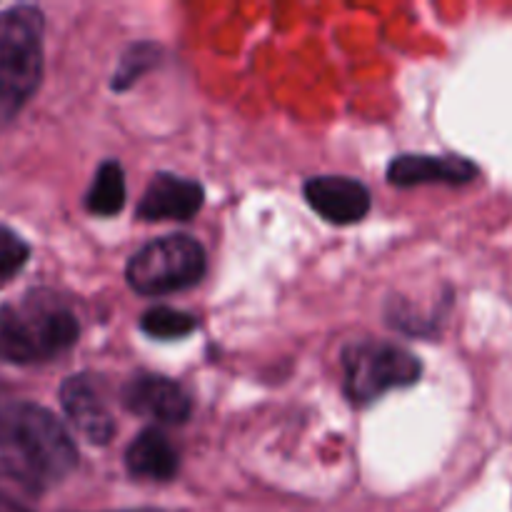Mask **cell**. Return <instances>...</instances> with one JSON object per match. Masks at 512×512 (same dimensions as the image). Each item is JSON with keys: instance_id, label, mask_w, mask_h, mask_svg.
Segmentation results:
<instances>
[{"instance_id": "obj_1", "label": "cell", "mask_w": 512, "mask_h": 512, "mask_svg": "<svg viewBox=\"0 0 512 512\" xmlns=\"http://www.w3.org/2000/svg\"><path fill=\"white\" fill-rule=\"evenodd\" d=\"M78 450L65 425L33 403L0 405V478L45 490L73 473Z\"/></svg>"}, {"instance_id": "obj_2", "label": "cell", "mask_w": 512, "mask_h": 512, "mask_svg": "<svg viewBox=\"0 0 512 512\" xmlns=\"http://www.w3.org/2000/svg\"><path fill=\"white\" fill-rule=\"evenodd\" d=\"M73 310L45 290L0 305V360L13 365L48 363L78 343Z\"/></svg>"}, {"instance_id": "obj_3", "label": "cell", "mask_w": 512, "mask_h": 512, "mask_svg": "<svg viewBox=\"0 0 512 512\" xmlns=\"http://www.w3.org/2000/svg\"><path fill=\"white\" fill-rule=\"evenodd\" d=\"M45 18L35 5L0 13V125H8L40 88L45 65Z\"/></svg>"}, {"instance_id": "obj_4", "label": "cell", "mask_w": 512, "mask_h": 512, "mask_svg": "<svg viewBox=\"0 0 512 512\" xmlns=\"http://www.w3.org/2000/svg\"><path fill=\"white\" fill-rule=\"evenodd\" d=\"M208 255L190 235H165L145 243L125 268V280L138 295L188 290L205 278Z\"/></svg>"}, {"instance_id": "obj_5", "label": "cell", "mask_w": 512, "mask_h": 512, "mask_svg": "<svg viewBox=\"0 0 512 512\" xmlns=\"http://www.w3.org/2000/svg\"><path fill=\"white\" fill-rule=\"evenodd\" d=\"M345 373V395L355 405H370L385 393L410 388L423 375L418 355L395 343L363 340L353 343L340 355Z\"/></svg>"}, {"instance_id": "obj_6", "label": "cell", "mask_w": 512, "mask_h": 512, "mask_svg": "<svg viewBox=\"0 0 512 512\" xmlns=\"http://www.w3.org/2000/svg\"><path fill=\"white\" fill-rule=\"evenodd\" d=\"M123 405L140 418L180 425L193 413V403L185 388L158 373H138L123 388Z\"/></svg>"}, {"instance_id": "obj_7", "label": "cell", "mask_w": 512, "mask_h": 512, "mask_svg": "<svg viewBox=\"0 0 512 512\" xmlns=\"http://www.w3.org/2000/svg\"><path fill=\"white\" fill-rule=\"evenodd\" d=\"M60 405L78 435L90 445H108L115 435V420L90 375H70L60 385Z\"/></svg>"}, {"instance_id": "obj_8", "label": "cell", "mask_w": 512, "mask_h": 512, "mask_svg": "<svg viewBox=\"0 0 512 512\" xmlns=\"http://www.w3.org/2000/svg\"><path fill=\"white\" fill-rule=\"evenodd\" d=\"M305 200L323 220L333 225L360 223L370 213V190L345 175H320L305 183Z\"/></svg>"}, {"instance_id": "obj_9", "label": "cell", "mask_w": 512, "mask_h": 512, "mask_svg": "<svg viewBox=\"0 0 512 512\" xmlns=\"http://www.w3.org/2000/svg\"><path fill=\"white\" fill-rule=\"evenodd\" d=\"M205 190L198 180L180 178L173 173H158L150 180L143 200L138 203V215L145 223L158 220H190L203 208Z\"/></svg>"}, {"instance_id": "obj_10", "label": "cell", "mask_w": 512, "mask_h": 512, "mask_svg": "<svg viewBox=\"0 0 512 512\" xmlns=\"http://www.w3.org/2000/svg\"><path fill=\"white\" fill-rule=\"evenodd\" d=\"M478 175V165L460 155H398L388 165V180L398 188L445 183L465 185Z\"/></svg>"}, {"instance_id": "obj_11", "label": "cell", "mask_w": 512, "mask_h": 512, "mask_svg": "<svg viewBox=\"0 0 512 512\" xmlns=\"http://www.w3.org/2000/svg\"><path fill=\"white\" fill-rule=\"evenodd\" d=\"M125 465L133 478L140 480H173L180 468L178 453H175L173 443L165 438L160 430L148 428L133 438L125 453Z\"/></svg>"}, {"instance_id": "obj_12", "label": "cell", "mask_w": 512, "mask_h": 512, "mask_svg": "<svg viewBox=\"0 0 512 512\" xmlns=\"http://www.w3.org/2000/svg\"><path fill=\"white\" fill-rule=\"evenodd\" d=\"M125 198H128V188H125L123 165L118 160H105L95 170L93 185L85 195V208L100 218H113L123 210Z\"/></svg>"}, {"instance_id": "obj_13", "label": "cell", "mask_w": 512, "mask_h": 512, "mask_svg": "<svg viewBox=\"0 0 512 512\" xmlns=\"http://www.w3.org/2000/svg\"><path fill=\"white\" fill-rule=\"evenodd\" d=\"M198 325L200 323L195 315L183 313V310H175V308H165V305L150 308L140 315V330L155 340L188 338L190 333L198 330Z\"/></svg>"}, {"instance_id": "obj_14", "label": "cell", "mask_w": 512, "mask_h": 512, "mask_svg": "<svg viewBox=\"0 0 512 512\" xmlns=\"http://www.w3.org/2000/svg\"><path fill=\"white\" fill-rule=\"evenodd\" d=\"M160 63V48L155 43H135L120 58L118 70L113 75V90H128L140 75L153 70Z\"/></svg>"}, {"instance_id": "obj_15", "label": "cell", "mask_w": 512, "mask_h": 512, "mask_svg": "<svg viewBox=\"0 0 512 512\" xmlns=\"http://www.w3.org/2000/svg\"><path fill=\"white\" fill-rule=\"evenodd\" d=\"M30 258V245L15 230L0 225V280H8L25 268Z\"/></svg>"}, {"instance_id": "obj_16", "label": "cell", "mask_w": 512, "mask_h": 512, "mask_svg": "<svg viewBox=\"0 0 512 512\" xmlns=\"http://www.w3.org/2000/svg\"><path fill=\"white\" fill-rule=\"evenodd\" d=\"M128 512H160V510H128Z\"/></svg>"}]
</instances>
